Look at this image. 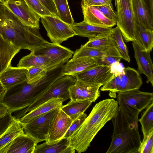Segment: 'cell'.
<instances>
[{"label": "cell", "instance_id": "cell-11", "mask_svg": "<svg viewBox=\"0 0 153 153\" xmlns=\"http://www.w3.org/2000/svg\"><path fill=\"white\" fill-rule=\"evenodd\" d=\"M4 4L24 25L39 29L41 16L32 10L24 0H7Z\"/></svg>", "mask_w": 153, "mask_h": 153}, {"label": "cell", "instance_id": "cell-23", "mask_svg": "<svg viewBox=\"0 0 153 153\" xmlns=\"http://www.w3.org/2000/svg\"><path fill=\"white\" fill-rule=\"evenodd\" d=\"M134 38L132 42L143 51L151 52L153 48V32L146 29L135 21Z\"/></svg>", "mask_w": 153, "mask_h": 153}, {"label": "cell", "instance_id": "cell-1", "mask_svg": "<svg viewBox=\"0 0 153 153\" xmlns=\"http://www.w3.org/2000/svg\"><path fill=\"white\" fill-rule=\"evenodd\" d=\"M117 101L107 99L97 103L82 124L70 137V146L78 153L85 152L98 132L117 114Z\"/></svg>", "mask_w": 153, "mask_h": 153}, {"label": "cell", "instance_id": "cell-36", "mask_svg": "<svg viewBox=\"0 0 153 153\" xmlns=\"http://www.w3.org/2000/svg\"><path fill=\"white\" fill-rule=\"evenodd\" d=\"M28 6L33 11L42 17L52 15L39 0H24Z\"/></svg>", "mask_w": 153, "mask_h": 153}, {"label": "cell", "instance_id": "cell-32", "mask_svg": "<svg viewBox=\"0 0 153 153\" xmlns=\"http://www.w3.org/2000/svg\"><path fill=\"white\" fill-rule=\"evenodd\" d=\"M146 108L138 120L141 124L143 136L153 130V102Z\"/></svg>", "mask_w": 153, "mask_h": 153}, {"label": "cell", "instance_id": "cell-15", "mask_svg": "<svg viewBox=\"0 0 153 153\" xmlns=\"http://www.w3.org/2000/svg\"><path fill=\"white\" fill-rule=\"evenodd\" d=\"M37 143L24 132L16 137L0 150V153H34Z\"/></svg>", "mask_w": 153, "mask_h": 153}, {"label": "cell", "instance_id": "cell-8", "mask_svg": "<svg viewBox=\"0 0 153 153\" xmlns=\"http://www.w3.org/2000/svg\"><path fill=\"white\" fill-rule=\"evenodd\" d=\"M41 21L48 36L53 43L60 44L76 34L71 26L53 15L41 17Z\"/></svg>", "mask_w": 153, "mask_h": 153}, {"label": "cell", "instance_id": "cell-40", "mask_svg": "<svg viewBox=\"0 0 153 153\" xmlns=\"http://www.w3.org/2000/svg\"><path fill=\"white\" fill-rule=\"evenodd\" d=\"M42 5L53 15L58 17V13L54 0H39Z\"/></svg>", "mask_w": 153, "mask_h": 153}, {"label": "cell", "instance_id": "cell-25", "mask_svg": "<svg viewBox=\"0 0 153 153\" xmlns=\"http://www.w3.org/2000/svg\"><path fill=\"white\" fill-rule=\"evenodd\" d=\"M17 66L27 69L32 67H43L47 68L48 71L56 68L53 66L51 61L48 58L36 55L31 52L20 60Z\"/></svg>", "mask_w": 153, "mask_h": 153}, {"label": "cell", "instance_id": "cell-5", "mask_svg": "<svg viewBox=\"0 0 153 153\" xmlns=\"http://www.w3.org/2000/svg\"><path fill=\"white\" fill-rule=\"evenodd\" d=\"M142 84L141 77L138 72L133 68L127 67L124 68L120 74H113L100 90L108 91L110 97L115 98L117 93L139 89Z\"/></svg>", "mask_w": 153, "mask_h": 153}, {"label": "cell", "instance_id": "cell-24", "mask_svg": "<svg viewBox=\"0 0 153 153\" xmlns=\"http://www.w3.org/2000/svg\"><path fill=\"white\" fill-rule=\"evenodd\" d=\"M63 102L61 98L51 99L28 112L19 120L22 124L26 123L38 116L52 109L61 107Z\"/></svg>", "mask_w": 153, "mask_h": 153}, {"label": "cell", "instance_id": "cell-38", "mask_svg": "<svg viewBox=\"0 0 153 153\" xmlns=\"http://www.w3.org/2000/svg\"><path fill=\"white\" fill-rule=\"evenodd\" d=\"M87 117V114L84 113L73 121L63 138H70L73 133L83 123Z\"/></svg>", "mask_w": 153, "mask_h": 153}, {"label": "cell", "instance_id": "cell-37", "mask_svg": "<svg viewBox=\"0 0 153 153\" xmlns=\"http://www.w3.org/2000/svg\"><path fill=\"white\" fill-rule=\"evenodd\" d=\"M93 7L99 10L107 18L116 23L117 15L113 8L108 6L102 5Z\"/></svg>", "mask_w": 153, "mask_h": 153}, {"label": "cell", "instance_id": "cell-18", "mask_svg": "<svg viewBox=\"0 0 153 153\" xmlns=\"http://www.w3.org/2000/svg\"><path fill=\"white\" fill-rule=\"evenodd\" d=\"M134 56L137 65L138 71L143 74L147 78V83L150 82L153 86V64L151 59V52L143 51L134 43H132Z\"/></svg>", "mask_w": 153, "mask_h": 153}, {"label": "cell", "instance_id": "cell-35", "mask_svg": "<svg viewBox=\"0 0 153 153\" xmlns=\"http://www.w3.org/2000/svg\"><path fill=\"white\" fill-rule=\"evenodd\" d=\"M28 79L27 82L30 83L41 79L45 76L48 71L43 67H32L27 69Z\"/></svg>", "mask_w": 153, "mask_h": 153}, {"label": "cell", "instance_id": "cell-45", "mask_svg": "<svg viewBox=\"0 0 153 153\" xmlns=\"http://www.w3.org/2000/svg\"><path fill=\"white\" fill-rule=\"evenodd\" d=\"M8 111V108L6 106L0 102V117L5 115Z\"/></svg>", "mask_w": 153, "mask_h": 153}, {"label": "cell", "instance_id": "cell-41", "mask_svg": "<svg viewBox=\"0 0 153 153\" xmlns=\"http://www.w3.org/2000/svg\"><path fill=\"white\" fill-rule=\"evenodd\" d=\"M120 57L106 56L102 57L99 59V65L110 66L116 62H120Z\"/></svg>", "mask_w": 153, "mask_h": 153}, {"label": "cell", "instance_id": "cell-30", "mask_svg": "<svg viewBox=\"0 0 153 153\" xmlns=\"http://www.w3.org/2000/svg\"><path fill=\"white\" fill-rule=\"evenodd\" d=\"M109 37L113 40L122 59L129 63L130 59L127 47L124 41L121 32L117 26L113 28V31Z\"/></svg>", "mask_w": 153, "mask_h": 153}, {"label": "cell", "instance_id": "cell-9", "mask_svg": "<svg viewBox=\"0 0 153 153\" xmlns=\"http://www.w3.org/2000/svg\"><path fill=\"white\" fill-rule=\"evenodd\" d=\"M58 108L52 109L22 124L24 132L34 139L37 143L46 141L52 120Z\"/></svg>", "mask_w": 153, "mask_h": 153}, {"label": "cell", "instance_id": "cell-4", "mask_svg": "<svg viewBox=\"0 0 153 153\" xmlns=\"http://www.w3.org/2000/svg\"><path fill=\"white\" fill-rule=\"evenodd\" d=\"M117 101L126 113L138 121L139 113L153 102L152 93L134 89L119 92Z\"/></svg>", "mask_w": 153, "mask_h": 153}, {"label": "cell", "instance_id": "cell-17", "mask_svg": "<svg viewBox=\"0 0 153 153\" xmlns=\"http://www.w3.org/2000/svg\"><path fill=\"white\" fill-rule=\"evenodd\" d=\"M28 70L19 67H8L0 74V80L6 91L27 81Z\"/></svg>", "mask_w": 153, "mask_h": 153}, {"label": "cell", "instance_id": "cell-22", "mask_svg": "<svg viewBox=\"0 0 153 153\" xmlns=\"http://www.w3.org/2000/svg\"><path fill=\"white\" fill-rule=\"evenodd\" d=\"M21 49L0 34V74L11 65L12 59Z\"/></svg>", "mask_w": 153, "mask_h": 153}, {"label": "cell", "instance_id": "cell-12", "mask_svg": "<svg viewBox=\"0 0 153 153\" xmlns=\"http://www.w3.org/2000/svg\"><path fill=\"white\" fill-rule=\"evenodd\" d=\"M73 122L61 109L59 108L50 127L47 140L48 143H55L62 139Z\"/></svg>", "mask_w": 153, "mask_h": 153}, {"label": "cell", "instance_id": "cell-14", "mask_svg": "<svg viewBox=\"0 0 153 153\" xmlns=\"http://www.w3.org/2000/svg\"><path fill=\"white\" fill-rule=\"evenodd\" d=\"M113 75L110 66L98 65L77 74L74 77L76 79L86 83L103 85Z\"/></svg>", "mask_w": 153, "mask_h": 153}, {"label": "cell", "instance_id": "cell-33", "mask_svg": "<svg viewBox=\"0 0 153 153\" xmlns=\"http://www.w3.org/2000/svg\"><path fill=\"white\" fill-rule=\"evenodd\" d=\"M84 47L88 48H97L104 46L115 47L112 39L108 36H99L89 39L85 44Z\"/></svg>", "mask_w": 153, "mask_h": 153}, {"label": "cell", "instance_id": "cell-27", "mask_svg": "<svg viewBox=\"0 0 153 153\" xmlns=\"http://www.w3.org/2000/svg\"><path fill=\"white\" fill-rule=\"evenodd\" d=\"M92 102L90 100H70L66 104L62 105L61 108L73 121L84 113Z\"/></svg>", "mask_w": 153, "mask_h": 153}, {"label": "cell", "instance_id": "cell-42", "mask_svg": "<svg viewBox=\"0 0 153 153\" xmlns=\"http://www.w3.org/2000/svg\"><path fill=\"white\" fill-rule=\"evenodd\" d=\"M110 66L111 72L114 75L120 74L124 68L120 62H116Z\"/></svg>", "mask_w": 153, "mask_h": 153}, {"label": "cell", "instance_id": "cell-19", "mask_svg": "<svg viewBox=\"0 0 153 153\" xmlns=\"http://www.w3.org/2000/svg\"><path fill=\"white\" fill-rule=\"evenodd\" d=\"M76 35L89 39L99 36H109L113 28L98 27L88 24L84 21L70 25Z\"/></svg>", "mask_w": 153, "mask_h": 153}, {"label": "cell", "instance_id": "cell-39", "mask_svg": "<svg viewBox=\"0 0 153 153\" xmlns=\"http://www.w3.org/2000/svg\"><path fill=\"white\" fill-rule=\"evenodd\" d=\"M13 117L12 113L9 112L0 117V136L9 127L13 120Z\"/></svg>", "mask_w": 153, "mask_h": 153}, {"label": "cell", "instance_id": "cell-29", "mask_svg": "<svg viewBox=\"0 0 153 153\" xmlns=\"http://www.w3.org/2000/svg\"><path fill=\"white\" fill-rule=\"evenodd\" d=\"M70 146V138H63L59 141L51 143L45 142L37 145L34 153H65Z\"/></svg>", "mask_w": 153, "mask_h": 153}, {"label": "cell", "instance_id": "cell-10", "mask_svg": "<svg viewBox=\"0 0 153 153\" xmlns=\"http://www.w3.org/2000/svg\"><path fill=\"white\" fill-rule=\"evenodd\" d=\"M31 52L36 55L48 58L55 68L64 65L74 53L60 44L48 42L36 47Z\"/></svg>", "mask_w": 153, "mask_h": 153}, {"label": "cell", "instance_id": "cell-44", "mask_svg": "<svg viewBox=\"0 0 153 153\" xmlns=\"http://www.w3.org/2000/svg\"><path fill=\"white\" fill-rule=\"evenodd\" d=\"M101 5L98 0H81V6L85 7Z\"/></svg>", "mask_w": 153, "mask_h": 153}, {"label": "cell", "instance_id": "cell-3", "mask_svg": "<svg viewBox=\"0 0 153 153\" xmlns=\"http://www.w3.org/2000/svg\"><path fill=\"white\" fill-rule=\"evenodd\" d=\"M113 132L111 144L106 153H138L141 140L138 121L119 106L118 111L111 120Z\"/></svg>", "mask_w": 153, "mask_h": 153}, {"label": "cell", "instance_id": "cell-20", "mask_svg": "<svg viewBox=\"0 0 153 153\" xmlns=\"http://www.w3.org/2000/svg\"><path fill=\"white\" fill-rule=\"evenodd\" d=\"M110 56L122 57L115 47L104 46L94 48H88L81 45L74 53L73 58L79 57H97Z\"/></svg>", "mask_w": 153, "mask_h": 153}, {"label": "cell", "instance_id": "cell-31", "mask_svg": "<svg viewBox=\"0 0 153 153\" xmlns=\"http://www.w3.org/2000/svg\"><path fill=\"white\" fill-rule=\"evenodd\" d=\"M54 1L59 18L70 25L73 24L74 21L69 7L68 0Z\"/></svg>", "mask_w": 153, "mask_h": 153}, {"label": "cell", "instance_id": "cell-46", "mask_svg": "<svg viewBox=\"0 0 153 153\" xmlns=\"http://www.w3.org/2000/svg\"><path fill=\"white\" fill-rule=\"evenodd\" d=\"M98 0L101 5L108 6L112 8H113V4L111 2V0Z\"/></svg>", "mask_w": 153, "mask_h": 153}, {"label": "cell", "instance_id": "cell-6", "mask_svg": "<svg viewBox=\"0 0 153 153\" xmlns=\"http://www.w3.org/2000/svg\"><path fill=\"white\" fill-rule=\"evenodd\" d=\"M76 81V78L73 76H62L54 82L46 91L31 104L24 109L14 112L13 116L19 119L28 112L52 98H61L64 102L70 99L68 89Z\"/></svg>", "mask_w": 153, "mask_h": 153}, {"label": "cell", "instance_id": "cell-43", "mask_svg": "<svg viewBox=\"0 0 153 153\" xmlns=\"http://www.w3.org/2000/svg\"><path fill=\"white\" fill-rule=\"evenodd\" d=\"M147 10L151 17L153 19V0H141Z\"/></svg>", "mask_w": 153, "mask_h": 153}, {"label": "cell", "instance_id": "cell-47", "mask_svg": "<svg viewBox=\"0 0 153 153\" xmlns=\"http://www.w3.org/2000/svg\"><path fill=\"white\" fill-rule=\"evenodd\" d=\"M6 90L2 85L0 80V99L5 93Z\"/></svg>", "mask_w": 153, "mask_h": 153}, {"label": "cell", "instance_id": "cell-16", "mask_svg": "<svg viewBox=\"0 0 153 153\" xmlns=\"http://www.w3.org/2000/svg\"><path fill=\"white\" fill-rule=\"evenodd\" d=\"M101 57H79L73 58L64 65L62 72V76L76 74L99 65V59Z\"/></svg>", "mask_w": 153, "mask_h": 153}, {"label": "cell", "instance_id": "cell-2", "mask_svg": "<svg viewBox=\"0 0 153 153\" xmlns=\"http://www.w3.org/2000/svg\"><path fill=\"white\" fill-rule=\"evenodd\" d=\"M62 68L51 70L39 80L28 83L27 81L5 91L0 102L13 113L27 107L42 95L56 80L62 76Z\"/></svg>", "mask_w": 153, "mask_h": 153}, {"label": "cell", "instance_id": "cell-7", "mask_svg": "<svg viewBox=\"0 0 153 153\" xmlns=\"http://www.w3.org/2000/svg\"><path fill=\"white\" fill-rule=\"evenodd\" d=\"M117 10V26L126 42L134 40L135 22L131 0H115Z\"/></svg>", "mask_w": 153, "mask_h": 153}, {"label": "cell", "instance_id": "cell-26", "mask_svg": "<svg viewBox=\"0 0 153 153\" xmlns=\"http://www.w3.org/2000/svg\"><path fill=\"white\" fill-rule=\"evenodd\" d=\"M131 0L135 20L146 29L153 32V19L141 0Z\"/></svg>", "mask_w": 153, "mask_h": 153}, {"label": "cell", "instance_id": "cell-48", "mask_svg": "<svg viewBox=\"0 0 153 153\" xmlns=\"http://www.w3.org/2000/svg\"><path fill=\"white\" fill-rule=\"evenodd\" d=\"M7 0H0V3L4 4Z\"/></svg>", "mask_w": 153, "mask_h": 153}, {"label": "cell", "instance_id": "cell-21", "mask_svg": "<svg viewBox=\"0 0 153 153\" xmlns=\"http://www.w3.org/2000/svg\"><path fill=\"white\" fill-rule=\"evenodd\" d=\"M85 22L91 25L98 27H111L116 23L105 17L99 10L94 7L81 6Z\"/></svg>", "mask_w": 153, "mask_h": 153}, {"label": "cell", "instance_id": "cell-13", "mask_svg": "<svg viewBox=\"0 0 153 153\" xmlns=\"http://www.w3.org/2000/svg\"><path fill=\"white\" fill-rule=\"evenodd\" d=\"M102 85L91 84L76 79L69 88L70 100L73 101L90 100L94 102L100 96L99 89Z\"/></svg>", "mask_w": 153, "mask_h": 153}, {"label": "cell", "instance_id": "cell-28", "mask_svg": "<svg viewBox=\"0 0 153 153\" xmlns=\"http://www.w3.org/2000/svg\"><path fill=\"white\" fill-rule=\"evenodd\" d=\"M24 132L22 124L19 119L16 118L13 116L11 124L0 136V150L10 143L17 136Z\"/></svg>", "mask_w": 153, "mask_h": 153}, {"label": "cell", "instance_id": "cell-34", "mask_svg": "<svg viewBox=\"0 0 153 153\" xmlns=\"http://www.w3.org/2000/svg\"><path fill=\"white\" fill-rule=\"evenodd\" d=\"M138 152V153H153V130L143 136Z\"/></svg>", "mask_w": 153, "mask_h": 153}]
</instances>
